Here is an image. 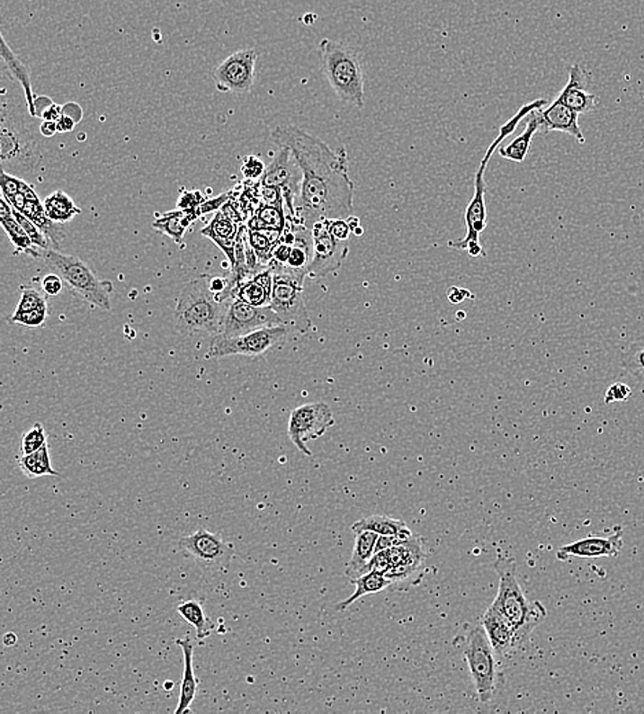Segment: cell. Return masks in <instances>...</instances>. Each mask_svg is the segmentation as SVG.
Instances as JSON below:
<instances>
[{"label":"cell","instance_id":"5","mask_svg":"<svg viewBox=\"0 0 644 714\" xmlns=\"http://www.w3.org/2000/svg\"><path fill=\"white\" fill-rule=\"evenodd\" d=\"M453 647L466 659L479 702L487 703L494 698L499 684L496 651L487 639L482 624H465L459 630Z\"/></svg>","mask_w":644,"mask_h":714},{"label":"cell","instance_id":"13","mask_svg":"<svg viewBox=\"0 0 644 714\" xmlns=\"http://www.w3.org/2000/svg\"><path fill=\"white\" fill-rule=\"evenodd\" d=\"M314 238V259L308 268V276L312 279L326 278L337 272L348 256V244L331 236L327 220L318 221L312 226Z\"/></svg>","mask_w":644,"mask_h":714},{"label":"cell","instance_id":"20","mask_svg":"<svg viewBox=\"0 0 644 714\" xmlns=\"http://www.w3.org/2000/svg\"><path fill=\"white\" fill-rule=\"evenodd\" d=\"M22 192L25 194V202H23L22 210H18V212L22 213L23 216H27L31 221H33L41 229V233L53 244L56 250L61 249L62 241L67 237L62 231L61 226L58 223H54L53 220H49L46 210H44V202H41L33 187L25 181L22 183Z\"/></svg>","mask_w":644,"mask_h":714},{"label":"cell","instance_id":"27","mask_svg":"<svg viewBox=\"0 0 644 714\" xmlns=\"http://www.w3.org/2000/svg\"><path fill=\"white\" fill-rule=\"evenodd\" d=\"M0 43H2L0 44V56H2V59H4V64H6L7 69L12 73L13 79L17 80L21 87L23 88V94H25V99H27L28 112H30L31 116L36 117L35 101L38 96L33 94L30 70H28V67L22 64V61L15 56L14 51L10 49L4 35H0Z\"/></svg>","mask_w":644,"mask_h":714},{"label":"cell","instance_id":"3","mask_svg":"<svg viewBox=\"0 0 644 714\" xmlns=\"http://www.w3.org/2000/svg\"><path fill=\"white\" fill-rule=\"evenodd\" d=\"M210 275H201L184 286L177 297L174 322L184 335H218L231 302L216 301L208 285Z\"/></svg>","mask_w":644,"mask_h":714},{"label":"cell","instance_id":"35","mask_svg":"<svg viewBox=\"0 0 644 714\" xmlns=\"http://www.w3.org/2000/svg\"><path fill=\"white\" fill-rule=\"evenodd\" d=\"M282 233L271 231V229H249L247 228V238L250 246L255 250V256L262 263V265L268 267L273 260V252L276 244L281 239Z\"/></svg>","mask_w":644,"mask_h":714},{"label":"cell","instance_id":"15","mask_svg":"<svg viewBox=\"0 0 644 714\" xmlns=\"http://www.w3.org/2000/svg\"><path fill=\"white\" fill-rule=\"evenodd\" d=\"M283 326L271 307H255L236 299L228 305L220 333L224 337H238L263 327Z\"/></svg>","mask_w":644,"mask_h":714},{"label":"cell","instance_id":"54","mask_svg":"<svg viewBox=\"0 0 644 714\" xmlns=\"http://www.w3.org/2000/svg\"><path fill=\"white\" fill-rule=\"evenodd\" d=\"M15 642H17V636H15L14 633H7V635L4 636V645L13 646L15 645Z\"/></svg>","mask_w":644,"mask_h":714},{"label":"cell","instance_id":"25","mask_svg":"<svg viewBox=\"0 0 644 714\" xmlns=\"http://www.w3.org/2000/svg\"><path fill=\"white\" fill-rule=\"evenodd\" d=\"M378 538H380V534L374 533V531H364L356 533L353 551H352L351 559L345 567V575L351 580L367 573L370 562L375 555Z\"/></svg>","mask_w":644,"mask_h":714},{"label":"cell","instance_id":"21","mask_svg":"<svg viewBox=\"0 0 644 714\" xmlns=\"http://www.w3.org/2000/svg\"><path fill=\"white\" fill-rule=\"evenodd\" d=\"M481 624L497 656H505L513 648H517L513 627L494 604L485 611Z\"/></svg>","mask_w":644,"mask_h":714},{"label":"cell","instance_id":"50","mask_svg":"<svg viewBox=\"0 0 644 714\" xmlns=\"http://www.w3.org/2000/svg\"><path fill=\"white\" fill-rule=\"evenodd\" d=\"M64 114L72 117L73 120H76L77 124H79L80 120L83 119L82 108H80L77 103H75V102H69V103L64 106Z\"/></svg>","mask_w":644,"mask_h":714},{"label":"cell","instance_id":"44","mask_svg":"<svg viewBox=\"0 0 644 714\" xmlns=\"http://www.w3.org/2000/svg\"><path fill=\"white\" fill-rule=\"evenodd\" d=\"M65 281L57 272L49 273L41 279V291L47 297H57L64 290Z\"/></svg>","mask_w":644,"mask_h":714},{"label":"cell","instance_id":"34","mask_svg":"<svg viewBox=\"0 0 644 714\" xmlns=\"http://www.w3.org/2000/svg\"><path fill=\"white\" fill-rule=\"evenodd\" d=\"M44 210L49 220L58 224L67 223L82 213V210L73 202L72 198L61 190L54 192L44 200Z\"/></svg>","mask_w":644,"mask_h":714},{"label":"cell","instance_id":"6","mask_svg":"<svg viewBox=\"0 0 644 714\" xmlns=\"http://www.w3.org/2000/svg\"><path fill=\"white\" fill-rule=\"evenodd\" d=\"M39 260L53 272L58 273L76 296L90 302L95 308L111 311L113 286L108 281L99 279L90 265L79 257L64 254L56 249H41Z\"/></svg>","mask_w":644,"mask_h":714},{"label":"cell","instance_id":"16","mask_svg":"<svg viewBox=\"0 0 644 714\" xmlns=\"http://www.w3.org/2000/svg\"><path fill=\"white\" fill-rule=\"evenodd\" d=\"M624 547L622 540V531L610 534L607 538L602 536H589V538L580 539L575 543L566 544L557 551V558L559 560H569L570 558H588L601 557H618Z\"/></svg>","mask_w":644,"mask_h":714},{"label":"cell","instance_id":"51","mask_svg":"<svg viewBox=\"0 0 644 714\" xmlns=\"http://www.w3.org/2000/svg\"><path fill=\"white\" fill-rule=\"evenodd\" d=\"M53 103L54 102L49 96H38L35 101L36 119H40L41 113Z\"/></svg>","mask_w":644,"mask_h":714},{"label":"cell","instance_id":"24","mask_svg":"<svg viewBox=\"0 0 644 714\" xmlns=\"http://www.w3.org/2000/svg\"><path fill=\"white\" fill-rule=\"evenodd\" d=\"M0 223H2L4 233L7 234L10 241L14 245L17 252L39 260V257H40V247L35 246L27 231L22 228L20 221L15 219L12 205L4 197L0 198Z\"/></svg>","mask_w":644,"mask_h":714},{"label":"cell","instance_id":"7","mask_svg":"<svg viewBox=\"0 0 644 714\" xmlns=\"http://www.w3.org/2000/svg\"><path fill=\"white\" fill-rule=\"evenodd\" d=\"M273 272L271 308L291 333L307 335L311 330L312 320L304 299L305 273L296 272L288 267L268 264Z\"/></svg>","mask_w":644,"mask_h":714},{"label":"cell","instance_id":"49","mask_svg":"<svg viewBox=\"0 0 644 714\" xmlns=\"http://www.w3.org/2000/svg\"><path fill=\"white\" fill-rule=\"evenodd\" d=\"M57 125H58V134H67V132H72L76 129L77 122L72 117L62 114L61 119L57 121Z\"/></svg>","mask_w":644,"mask_h":714},{"label":"cell","instance_id":"11","mask_svg":"<svg viewBox=\"0 0 644 714\" xmlns=\"http://www.w3.org/2000/svg\"><path fill=\"white\" fill-rule=\"evenodd\" d=\"M334 421L333 411L326 403H308L297 406L289 418L288 434L297 450L311 456L308 442L320 439L330 429Z\"/></svg>","mask_w":644,"mask_h":714},{"label":"cell","instance_id":"22","mask_svg":"<svg viewBox=\"0 0 644 714\" xmlns=\"http://www.w3.org/2000/svg\"><path fill=\"white\" fill-rule=\"evenodd\" d=\"M239 227L241 224L234 223L219 210L212 221L201 231L203 237L210 238L226 254L227 259L231 263V268L236 264V242Z\"/></svg>","mask_w":644,"mask_h":714},{"label":"cell","instance_id":"4","mask_svg":"<svg viewBox=\"0 0 644 714\" xmlns=\"http://www.w3.org/2000/svg\"><path fill=\"white\" fill-rule=\"evenodd\" d=\"M322 72L331 90L340 101L356 109H363L364 72L353 49L340 41L323 39L319 44Z\"/></svg>","mask_w":644,"mask_h":714},{"label":"cell","instance_id":"18","mask_svg":"<svg viewBox=\"0 0 644 714\" xmlns=\"http://www.w3.org/2000/svg\"><path fill=\"white\" fill-rule=\"evenodd\" d=\"M390 558V569L386 573V577L393 583L404 580L416 572L425 559L422 539L412 538L398 541V544L388 549Z\"/></svg>","mask_w":644,"mask_h":714},{"label":"cell","instance_id":"46","mask_svg":"<svg viewBox=\"0 0 644 714\" xmlns=\"http://www.w3.org/2000/svg\"><path fill=\"white\" fill-rule=\"evenodd\" d=\"M203 201H205V198L201 194V192H184L183 194L180 195L177 210L195 212Z\"/></svg>","mask_w":644,"mask_h":714},{"label":"cell","instance_id":"17","mask_svg":"<svg viewBox=\"0 0 644 714\" xmlns=\"http://www.w3.org/2000/svg\"><path fill=\"white\" fill-rule=\"evenodd\" d=\"M540 120V129L544 132H563L575 138L578 143H586V137L578 124L577 112L572 111L559 99H555L551 105L536 111Z\"/></svg>","mask_w":644,"mask_h":714},{"label":"cell","instance_id":"14","mask_svg":"<svg viewBox=\"0 0 644 714\" xmlns=\"http://www.w3.org/2000/svg\"><path fill=\"white\" fill-rule=\"evenodd\" d=\"M179 549L203 569H219L228 564L233 558V546L223 540L220 534L212 533L206 529H198L189 536L179 540Z\"/></svg>","mask_w":644,"mask_h":714},{"label":"cell","instance_id":"38","mask_svg":"<svg viewBox=\"0 0 644 714\" xmlns=\"http://www.w3.org/2000/svg\"><path fill=\"white\" fill-rule=\"evenodd\" d=\"M47 308V296L43 291H39L33 286H21V299L18 302L17 312L33 311V309Z\"/></svg>","mask_w":644,"mask_h":714},{"label":"cell","instance_id":"56","mask_svg":"<svg viewBox=\"0 0 644 714\" xmlns=\"http://www.w3.org/2000/svg\"><path fill=\"white\" fill-rule=\"evenodd\" d=\"M352 234H354V236H356V237H362V236H363L364 231H363V228H362V227L359 226V227H357V228L353 229V233H352Z\"/></svg>","mask_w":644,"mask_h":714},{"label":"cell","instance_id":"33","mask_svg":"<svg viewBox=\"0 0 644 714\" xmlns=\"http://www.w3.org/2000/svg\"><path fill=\"white\" fill-rule=\"evenodd\" d=\"M18 466H20L21 473L31 479L40 478V477L46 476H61V474L54 470L53 466H51L49 444L44 445L43 448L36 451V452L30 453V455L21 456V458L18 459Z\"/></svg>","mask_w":644,"mask_h":714},{"label":"cell","instance_id":"45","mask_svg":"<svg viewBox=\"0 0 644 714\" xmlns=\"http://www.w3.org/2000/svg\"><path fill=\"white\" fill-rule=\"evenodd\" d=\"M632 395V389L628 385L622 384V382H615L609 389L606 390L604 395V404L617 403V401H625Z\"/></svg>","mask_w":644,"mask_h":714},{"label":"cell","instance_id":"28","mask_svg":"<svg viewBox=\"0 0 644 714\" xmlns=\"http://www.w3.org/2000/svg\"><path fill=\"white\" fill-rule=\"evenodd\" d=\"M364 531H374L380 536H395L401 540H407L414 536L403 521L386 517V515H371V517L363 518L352 525V531L354 534Z\"/></svg>","mask_w":644,"mask_h":714},{"label":"cell","instance_id":"8","mask_svg":"<svg viewBox=\"0 0 644 714\" xmlns=\"http://www.w3.org/2000/svg\"><path fill=\"white\" fill-rule=\"evenodd\" d=\"M0 158L2 169L18 177L32 174L40 158L35 137L6 106L2 109Z\"/></svg>","mask_w":644,"mask_h":714},{"label":"cell","instance_id":"32","mask_svg":"<svg viewBox=\"0 0 644 714\" xmlns=\"http://www.w3.org/2000/svg\"><path fill=\"white\" fill-rule=\"evenodd\" d=\"M286 224H288V218H286L285 207H276V205L262 202L247 220V228L271 229V231L283 233Z\"/></svg>","mask_w":644,"mask_h":714},{"label":"cell","instance_id":"47","mask_svg":"<svg viewBox=\"0 0 644 714\" xmlns=\"http://www.w3.org/2000/svg\"><path fill=\"white\" fill-rule=\"evenodd\" d=\"M327 226L334 238L338 239V241L348 242L352 229L346 219H330V220H327Z\"/></svg>","mask_w":644,"mask_h":714},{"label":"cell","instance_id":"42","mask_svg":"<svg viewBox=\"0 0 644 714\" xmlns=\"http://www.w3.org/2000/svg\"><path fill=\"white\" fill-rule=\"evenodd\" d=\"M265 168L267 166L264 165V163L259 157L247 156V157L244 158V163H242V176L249 182L259 181L264 174Z\"/></svg>","mask_w":644,"mask_h":714},{"label":"cell","instance_id":"10","mask_svg":"<svg viewBox=\"0 0 644 714\" xmlns=\"http://www.w3.org/2000/svg\"><path fill=\"white\" fill-rule=\"evenodd\" d=\"M495 148L487 147L481 164H479V171L476 172L474 176V195L473 200L469 203L468 210L465 213L466 223V236L465 238L459 239V241L450 242L448 246L452 249L461 250V252H468L470 257H484V246L481 245V234L484 233L485 227H487V207H485V192H487V183H485V169H487V163L491 161L492 156L495 155Z\"/></svg>","mask_w":644,"mask_h":714},{"label":"cell","instance_id":"19","mask_svg":"<svg viewBox=\"0 0 644 714\" xmlns=\"http://www.w3.org/2000/svg\"><path fill=\"white\" fill-rule=\"evenodd\" d=\"M586 88H588V73L581 67V65H573L570 67L569 82L558 99L578 114L589 113L598 108V98Z\"/></svg>","mask_w":644,"mask_h":714},{"label":"cell","instance_id":"39","mask_svg":"<svg viewBox=\"0 0 644 714\" xmlns=\"http://www.w3.org/2000/svg\"><path fill=\"white\" fill-rule=\"evenodd\" d=\"M47 445V433L43 424H35L30 432L25 433L21 437L20 452L21 456L30 455Z\"/></svg>","mask_w":644,"mask_h":714},{"label":"cell","instance_id":"43","mask_svg":"<svg viewBox=\"0 0 644 714\" xmlns=\"http://www.w3.org/2000/svg\"><path fill=\"white\" fill-rule=\"evenodd\" d=\"M234 192H223V194L219 195L216 198H210V200L203 201L201 203L198 210H195V215L197 218H201V216L208 215V213L216 212V210H220L221 208L228 202L231 198H233Z\"/></svg>","mask_w":644,"mask_h":714},{"label":"cell","instance_id":"1","mask_svg":"<svg viewBox=\"0 0 644 714\" xmlns=\"http://www.w3.org/2000/svg\"><path fill=\"white\" fill-rule=\"evenodd\" d=\"M271 138L278 147L291 151L301 169L297 220L312 228L318 221L348 219L353 210L354 184L349 177L345 148L333 151L322 140L291 125L278 127Z\"/></svg>","mask_w":644,"mask_h":714},{"label":"cell","instance_id":"30","mask_svg":"<svg viewBox=\"0 0 644 714\" xmlns=\"http://www.w3.org/2000/svg\"><path fill=\"white\" fill-rule=\"evenodd\" d=\"M352 584L356 585V590H354V593L352 594L346 601H343L338 604V611H344V610L349 609L354 602L359 601V599L363 598V596L382 593L388 586L392 585L393 581L386 577L382 573L370 570V572L364 573V575L359 576L357 578H353Z\"/></svg>","mask_w":644,"mask_h":714},{"label":"cell","instance_id":"2","mask_svg":"<svg viewBox=\"0 0 644 714\" xmlns=\"http://www.w3.org/2000/svg\"><path fill=\"white\" fill-rule=\"evenodd\" d=\"M499 576V593L494 606L507 619L515 632L517 648L525 645L532 632L546 620L547 610L540 602L529 601L518 583L515 560L500 557L495 564Z\"/></svg>","mask_w":644,"mask_h":714},{"label":"cell","instance_id":"29","mask_svg":"<svg viewBox=\"0 0 644 714\" xmlns=\"http://www.w3.org/2000/svg\"><path fill=\"white\" fill-rule=\"evenodd\" d=\"M539 131L540 120L536 111H534L533 113L529 114L528 122H526V127L523 134L515 138L513 142L499 148L500 157L513 161V163H523L525 158L528 157L532 140H533L534 135Z\"/></svg>","mask_w":644,"mask_h":714},{"label":"cell","instance_id":"40","mask_svg":"<svg viewBox=\"0 0 644 714\" xmlns=\"http://www.w3.org/2000/svg\"><path fill=\"white\" fill-rule=\"evenodd\" d=\"M49 308L33 309V311L17 312L7 317V322L13 325L23 326L28 328L43 327L47 322Z\"/></svg>","mask_w":644,"mask_h":714},{"label":"cell","instance_id":"23","mask_svg":"<svg viewBox=\"0 0 644 714\" xmlns=\"http://www.w3.org/2000/svg\"><path fill=\"white\" fill-rule=\"evenodd\" d=\"M273 272L270 267L245 279L239 282L237 299L255 305V307H270L273 299Z\"/></svg>","mask_w":644,"mask_h":714},{"label":"cell","instance_id":"36","mask_svg":"<svg viewBox=\"0 0 644 714\" xmlns=\"http://www.w3.org/2000/svg\"><path fill=\"white\" fill-rule=\"evenodd\" d=\"M177 613L180 614V617H182L184 621L189 622L190 625L195 628L198 639H206V638H210V633H212V627H210V622L206 619L205 611H203L200 602H183V603L177 606Z\"/></svg>","mask_w":644,"mask_h":714},{"label":"cell","instance_id":"9","mask_svg":"<svg viewBox=\"0 0 644 714\" xmlns=\"http://www.w3.org/2000/svg\"><path fill=\"white\" fill-rule=\"evenodd\" d=\"M291 331L286 326L257 328L238 337L213 335L206 357L221 359L227 356H263L273 349L279 348L288 341Z\"/></svg>","mask_w":644,"mask_h":714},{"label":"cell","instance_id":"26","mask_svg":"<svg viewBox=\"0 0 644 714\" xmlns=\"http://www.w3.org/2000/svg\"><path fill=\"white\" fill-rule=\"evenodd\" d=\"M176 645L180 646V648L183 651L184 669L183 677H182V683H180L179 705H177L174 713L182 714L190 710V706H192V701L195 700V695H197L198 682L195 679L194 668H192L194 645H192L189 638L177 639Z\"/></svg>","mask_w":644,"mask_h":714},{"label":"cell","instance_id":"55","mask_svg":"<svg viewBox=\"0 0 644 714\" xmlns=\"http://www.w3.org/2000/svg\"><path fill=\"white\" fill-rule=\"evenodd\" d=\"M346 221H348L349 227H351L352 233H353L354 228H357V227L360 226L359 218H353V216H349V218L346 219Z\"/></svg>","mask_w":644,"mask_h":714},{"label":"cell","instance_id":"52","mask_svg":"<svg viewBox=\"0 0 644 714\" xmlns=\"http://www.w3.org/2000/svg\"><path fill=\"white\" fill-rule=\"evenodd\" d=\"M40 129L41 135L46 138H51L58 134L57 121H41L40 129Z\"/></svg>","mask_w":644,"mask_h":714},{"label":"cell","instance_id":"31","mask_svg":"<svg viewBox=\"0 0 644 714\" xmlns=\"http://www.w3.org/2000/svg\"><path fill=\"white\" fill-rule=\"evenodd\" d=\"M195 212H186V210H176L172 212L164 213L160 218L153 221V227L160 233L165 234L174 244L180 245L183 242L184 234L192 221L197 220Z\"/></svg>","mask_w":644,"mask_h":714},{"label":"cell","instance_id":"48","mask_svg":"<svg viewBox=\"0 0 644 714\" xmlns=\"http://www.w3.org/2000/svg\"><path fill=\"white\" fill-rule=\"evenodd\" d=\"M62 114H64V106L53 103V105H49V108L41 113L40 119L43 120V121H58Z\"/></svg>","mask_w":644,"mask_h":714},{"label":"cell","instance_id":"41","mask_svg":"<svg viewBox=\"0 0 644 714\" xmlns=\"http://www.w3.org/2000/svg\"><path fill=\"white\" fill-rule=\"evenodd\" d=\"M13 213H14L15 219L20 221L22 228L27 231L28 236H30V238L32 239L35 246L40 247V249H51V247H49V244H51V242H49V239L47 238L43 233H41V229L39 228V227L36 226L33 221H31L27 216H23L22 213L15 210L14 208H13Z\"/></svg>","mask_w":644,"mask_h":714},{"label":"cell","instance_id":"37","mask_svg":"<svg viewBox=\"0 0 644 714\" xmlns=\"http://www.w3.org/2000/svg\"><path fill=\"white\" fill-rule=\"evenodd\" d=\"M622 367L631 377L644 382V337L631 344L630 348L625 351Z\"/></svg>","mask_w":644,"mask_h":714},{"label":"cell","instance_id":"53","mask_svg":"<svg viewBox=\"0 0 644 714\" xmlns=\"http://www.w3.org/2000/svg\"><path fill=\"white\" fill-rule=\"evenodd\" d=\"M466 294H469V291L465 290V289L452 288L448 291V299H450V301L453 302V304H458V302H461L463 299H468Z\"/></svg>","mask_w":644,"mask_h":714},{"label":"cell","instance_id":"12","mask_svg":"<svg viewBox=\"0 0 644 714\" xmlns=\"http://www.w3.org/2000/svg\"><path fill=\"white\" fill-rule=\"evenodd\" d=\"M259 53L255 49H245L227 57L213 70V82L220 93L244 95L250 93L255 83V64Z\"/></svg>","mask_w":644,"mask_h":714}]
</instances>
